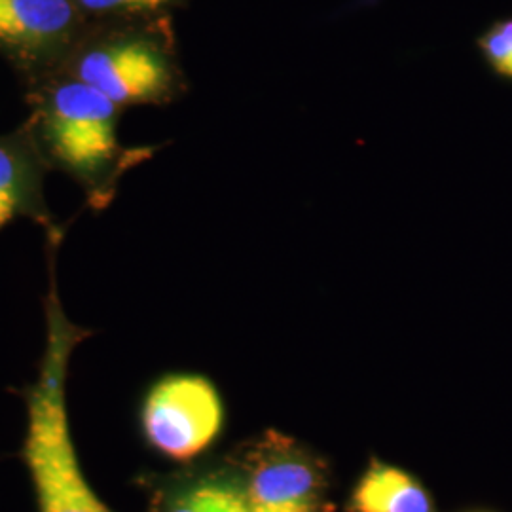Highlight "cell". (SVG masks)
Masks as SVG:
<instances>
[{"instance_id": "cell-1", "label": "cell", "mask_w": 512, "mask_h": 512, "mask_svg": "<svg viewBox=\"0 0 512 512\" xmlns=\"http://www.w3.org/2000/svg\"><path fill=\"white\" fill-rule=\"evenodd\" d=\"M88 336V330L65 315L52 275L46 302V348L37 382L27 389V435L21 452L38 512H112L80 469L67 414L69 361Z\"/></svg>"}, {"instance_id": "cell-2", "label": "cell", "mask_w": 512, "mask_h": 512, "mask_svg": "<svg viewBox=\"0 0 512 512\" xmlns=\"http://www.w3.org/2000/svg\"><path fill=\"white\" fill-rule=\"evenodd\" d=\"M118 109L107 95L71 76L46 90L38 110L50 156L103 202L120 167L139 160L137 152L124 156L120 147Z\"/></svg>"}, {"instance_id": "cell-3", "label": "cell", "mask_w": 512, "mask_h": 512, "mask_svg": "<svg viewBox=\"0 0 512 512\" xmlns=\"http://www.w3.org/2000/svg\"><path fill=\"white\" fill-rule=\"evenodd\" d=\"M71 76L118 107L164 105L184 92L181 67L165 35L112 38L76 57Z\"/></svg>"}, {"instance_id": "cell-4", "label": "cell", "mask_w": 512, "mask_h": 512, "mask_svg": "<svg viewBox=\"0 0 512 512\" xmlns=\"http://www.w3.org/2000/svg\"><path fill=\"white\" fill-rule=\"evenodd\" d=\"M150 446L175 461H188L219 437L224 421L219 391L196 374H171L152 385L141 412Z\"/></svg>"}, {"instance_id": "cell-5", "label": "cell", "mask_w": 512, "mask_h": 512, "mask_svg": "<svg viewBox=\"0 0 512 512\" xmlns=\"http://www.w3.org/2000/svg\"><path fill=\"white\" fill-rule=\"evenodd\" d=\"M251 512H325V467L296 440L270 431L245 458Z\"/></svg>"}, {"instance_id": "cell-6", "label": "cell", "mask_w": 512, "mask_h": 512, "mask_svg": "<svg viewBox=\"0 0 512 512\" xmlns=\"http://www.w3.org/2000/svg\"><path fill=\"white\" fill-rule=\"evenodd\" d=\"M71 0H0V44L21 54H40L71 31Z\"/></svg>"}, {"instance_id": "cell-7", "label": "cell", "mask_w": 512, "mask_h": 512, "mask_svg": "<svg viewBox=\"0 0 512 512\" xmlns=\"http://www.w3.org/2000/svg\"><path fill=\"white\" fill-rule=\"evenodd\" d=\"M348 512H435V505L414 476L372 461L349 497Z\"/></svg>"}, {"instance_id": "cell-8", "label": "cell", "mask_w": 512, "mask_h": 512, "mask_svg": "<svg viewBox=\"0 0 512 512\" xmlns=\"http://www.w3.org/2000/svg\"><path fill=\"white\" fill-rule=\"evenodd\" d=\"M152 512H251L243 480L211 473L167 490L154 499Z\"/></svg>"}, {"instance_id": "cell-9", "label": "cell", "mask_w": 512, "mask_h": 512, "mask_svg": "<svg viewBox=\"0 0 512 512\" xmlns=\"http://www.w3.org/2000/svg\"><path fill=\"white\" fill-rule=\"evenodd\" d=\"M37 164L29 148L0 139V230L38 205Z\"/></svg>"}, {"instance_id": "cell-10", "label": "cell", "mask_w": 512, "mask_h": 512, "mask_svg": "<svg viewBox=\"0 0 512 512\" xmlns=\"http://www.w3.org/2000/svg\"><path fill=\"white\" fill-rule=\"evenodd\" d=\"M475 44L490 73L512 84V16L494 19Z\"/></svg>"}, {"instance_id": "cell-11", "label": "cell", "mask_w": 512, "mask_h": 512, "mask_svg": "<svg viewBox=\"0 0 512 512\" xmlns=\"http://www.w3.org/2000/svg\"><path fill=\"white\" fill-rule=\"evenodd\" d=\"M90 12H122V14H156L183 0H76Z\"/></svg>"}]
</instances>
